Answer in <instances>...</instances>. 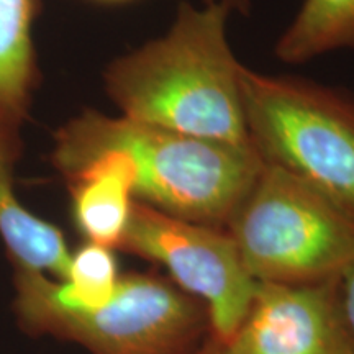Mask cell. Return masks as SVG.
<instances>
[{"mask_svg": "<svg viewBox=\"0 0 354 354\" xmlns=\"http://www.w3.org/2000/svg\"><path fill=\"white\" fill-rule=\"evenodd\" d=\"M241 97L261 161L295 176L354 223V97L246 66Z\"/></svg>", "mask_w": 354, "mask_h": 354, "instance_id": "obj_4", "label": "cell"}, {"mask_svg": "<svg viewBox=\"0 0 354 354\" xmlns=\"http://www.w3.org/2000/svg\"><path fill=\"white\" fill-rule=\"evenodd\" d=\"M120 250L166 268L177 287L207 308L215 342L232 338L258 282L227 228L179 218L135 201Z\"/></svg>", "mask_w": 354, "mask_h": 354, "instance_id": "obj_6", "label": "cell"}, {"mask_svg": "<svg viewBox=\"0 0 354 354\" xmlns=\"http://www.w3.org/2000/svg\"><path fill=\"white\" fill-rule=\"evenodd\" d=\"M336 292L354 354V261L336 279Z\"/></svg>", "mask_w": 354, "mask_h": 354, "instance_id": "obj_13", "label": "cell"}, {"mask_svg": "<svg viewBox=\"0 0 354 354\" xmlns=\"http://www.w3.org/2000/svg\"><path fill=\"white\" fill-rule=\"evenodd\" d=\"M71 214L87 243L120 250L135 205V169L118 149H100L61 172Z\"/></svg>", "mask_w": 354, "mask_h": 354, "instance_id": "obj_8", "label": "cell"}, {"mask_svg": "<svg viewBox=\"0 0 354 354\" xmlns=\"http://www.w3.org/2000/svg\"><path fill=\"white\" fill-rule=\"evenodd\" d=\"M100 149H118L130 159L135 201L220 228H227L263 167L253 148L194 138L92 109L57 128L50 159L61 174Z\"/></svg>", "mask_w": 354, "mask_h": 354, "instance_id": "obj_2", "label": "cell"}, {"mask_svg": "<svg viewBox=\"0 0 354 354\" xmlns=\"http://www.w3.org/2000/svg\"><path fill=\"white\" fill-rule=\"evenodd\" d=\"M256 282L313 284L354 261V223L281 167L264 165L227 225Z\"/></svg>", "mask_w": 354, "mask_h": 354, "instance_id": "obj_5", "label": "cell"}, {"mask_svg": "<svg viewBox=\"0 0 354 354\" xmlns=\"http://www.w3.org/2000/svg\"><path fill=\"white\" fill-rule=\"evenodd\" d=\"M120 277L113 250L86 241L73 251L68 274L64 281H57V290L69 305L92 308L112 297Z\"/></svg>", "mask_w": 354, "mask_h": 354, "instance_id": "obj_12", "label": "cell"}, {"mask_svg": "<svg viewBox=\"0 0 354 354\" xmlns=\"http://www.w3.org/2000/svg\"><path fill=\"white\" fill-rule=\"evenodd\" d=\"M346 48H354V0H304L274 51L297 64Z\"/></svg>", "mask_w": 354, "mask_h": 354, "instance_id": "obj_11", "label": "cell"}, {"mask_svg": "<svg viewBox=\"0 0 354 354\" xmlns=\"http://www.w3.org/2000/svg\"><path fill=\"white\" fill-rule=\"evenodd\" d=\"M12 271L13 318L33 338L74 343L88 354H190L210 328L203 304L156 274H122L107 302L81 308L64 302L57 279Z\"/></svg>", "mask_w": 354, "mask_h": 354, "instance_id": "obj_3", "label": "cell"}, {"mask_svg": "<svg viewBox=\"0 0 354 354\" xmlns=\"http://www.w3.org/2000/svg\"><path fill=\"white\" fill-rule=\"evenodd\" d=\"M17 162L0 145V240L10 264L44 269L63 250V232L20 202L15 192Z\"/></svg>", "mask_w": 354, "mask_h": 354, "instance_id": "obj_10", "label": "cell"}, {"mask_svg": "<svg viewBox=\"0 0 354 354\" xmlns=\"http://www.w3.org/2000/svg\"><path fill=\"white\" fill-rule=\"evenodd\" d=\"M94 2H99V3H125V2H131V0H94Z\"/></svg>", "mask_w": 354, "mask_h": 354, "instance_id": "obj_16", "label": "cell"}, {"mask_svg": "<svg viewBox=\"0 0 354 354\" xmlns=\"http://www.w3.org/2000/svg\"><path fill=\"white\" fill-rule=\"evenodd\" d=\"M39 12L41 0H0V145L17 161L39 84L33 33Z\"/></svg>", "mask_w": 354, "mask_h": 354, "instance_id": "obj_9", "label": "cell"}, {"mask_svg": "<svg viewBox=\"0 0 354 354\" xmlns=\"http://www.w3.org/2000/svg\"><path fill=\"white\" fill-rule=\"evenodd\" d=\"M227 7L180 2L162 37L104 71L122 117L216 143L253 148L241 97L243 64L228 41Z\"/></svg>", "mask_w": 354, "mask_h": 354, "instance_id": "obj_1", "label": "cell"}, {"mask_svg": "<svg viewBox=\"0 0 354 354\" xmlns=\"http://www.w3.org/2000/svg\"><path fill=\"white\" fill-rule=\"evenodd\" d=\"M336 279L258 282L245 318L232 338L218 343V354H353Z\"/></svg>", "mask_w": 354, "mask_h": 354, "instance_id": "obj_7", "label": "cell"}, {"mask_svg": "<svg viewBox=\"0 0 354 354\" xmlns=\"http://www.w3.org/2000/svg\"><path fill=\"white\" fill-rule=\"evenodd\" d=\"M197 354H218V342L212 339V342L209 344H205Z\"/></svg>", "mask_w": 354, "mask_h": 354, "instance_id": "obj_15", "label": "cell"}, {"mask_svg": "<svg viewBox=\"0 0 354 354\" xmlns=\"http://www.w3.org/2000/svg\"><path fill=\"white\" fill-rule=\"evenodd\" d=\"M202 3H221L230 12L248 15L251 10V0H202Z\"/></svg>", "mask_w": 354, "mask_h": 354, "instance_id": "obj_14", "label": "cell"}]
</instances>
